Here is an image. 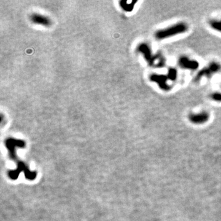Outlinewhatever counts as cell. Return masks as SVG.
<instances>
[{"label": "cell", "instance_id": "1", "mask_svg": "<svg viewBox=\"0 0 221 221\" xmlns=\"http://www.w3.org/2000/svg\"><path fill=\"white\" fill-rule=\"evenodd\" d=\"M189 30V25L184 22H179L171 25L157 30L154 33L156 40L162 41L184 34Z\"/></svg>", "mask_w": 221, "mask_h": 221}, {"label": "cell", "instance_id": "2", "mask_svg": "<svg viewBox=\"0 0 221 221\" xmlns=\"http://www.w3.org/2000/svg\"><path fill=\"white\" fill-rule=\"evenodd\" d=\"M221 72V63L212 61L208 64L206 67H203L196 74L193 80L195 83L200 82L203 78L211 79L214 75H217Z\"/></svg>", "mask_w": 221, "mask_h": 221}, {"label": "cell", "instance_id": "3", "mask_svg": "<svg viewBox=\"0 0 221 221\" xmlns=\"http://www.w3.org/2000/svg\"><path fill=\"white\" fill-rule=\"evenodd\" d=\"M151 83H155L163 92H169L173 88L169 83L168 79L166 75L159 73H152L149 76Z\"/></svg>", "mask_w": 221, "mask_h": 221}, {"label": "cell", "instance_id": "4", "mask_svg": "<svg viewBox=\"0 0 221 221\" xmlns=\"http://www.w3.org/2000/svg\"><path fill=\"white\" fill-rule=\"evenodd\" d=\"M178 66L183 69L190 71H196L200 67V63L195 59H191L186 55H181L178 60Z\"/></svg>", "mask_w": 221, "mask_h": 221}, {"label": "cell", "instance_id": "5", "mask_svg": "<svg viewBox=\"0 0 221 221\" xmlns=\"http://www.w3.org/2000/svg\"><path fill=\"white\" fill-rule=\"evenodd\" d=\"M210 119V114L208 111H202L197 112H191L188 116V120L192 124L203 125L206 124Z\"/></svg>", "mask_w": 221, "mask_h": 221}, {"label": "cell", "instance_id": "6", "mask_svg": "<svg viewBox=\"0 0 221 221\" xmlns=\"http://www.w3.org/2000/svg\"><path fill=\"white\" fill-rule=\"evenodd\" d=\"M136 51L143 57L144 59L149 65L154 55L151 46L146 43H141L137 46Z\"/></svg>", "mask_w": 221, "mask_h": 221}, {"label": "cell", "instance_id": "7", "mask_svg": "<svg viewBox=\"0 0 221 221\" xmlns=\"http://www.w3.org/2000/svg\"><path fill=\"white\" fill-rule=\"evenodd\" d=\"M167 60L165 56L161 52H157L154 54L152 60L150 63L149 66L155 68H162L165 67Z\"/></svg>", "mask_w": 221, "mask_h": 221}, {"label": "cell", "instance_id": "8", "mask_svg": "<svg viewBox=\"0 0 221 221\" xmlns=\"http://www.w3.org/2000/svg\"><path fill=\"white\" fill-rule=\"evenodd\" d=\"M30 20L34 23L41 25L44 27H49L51 25L52 22L50 19L46 16L39 14H33L30 16Z\"/></svg>", "mask_w": 221, "mask_h": 221}, {"label": "cell", "instance_id": "9", "mask_svg": "<svg viewBox=\"0 0 221 221\" xmlns=\"http://www.w3.org/2000/svg\"><path fill=\"white\" fill-rule=\"evenodd\" d=\"M137 3L136 1H121L120 2V5L121 7L126 12H131L134 9L135 4Z\"/></svg>", "mask_w": 221, "mask_h": 221}, {"label": "cell", "instance_id": "10", "mask_svg": "<svg viewBox=\"0 0 221 221\" xmlns=\"http://www.w3.org/2000/svg\"><path fill=\"white\" fill-rule=\"evenodd\" d=\"M167 76L169 80V81L175 82L177 80L178 77V72L176 68L174 67H170L168 69L167 72Z\"/></svg>", "mask_w": 221, "mask_h": 221}, {"label": "cell", "instance_id": "11", "mask_svg": "<svg viewBox=\"0 0 221 221\" xmlns=\"http://www.w3.org/2000/svg\"><path fill=\"white\" fill-rule=\"evenodd\" d=\"M209 27L214 31L221 33V18L219 19H211L209 21Z\"/></svg>", "mask_w": 221, "mask_h": 221}, {"label": "cell", "instance_id": "12", "mask_svg": "<svg viewBox=\"0 0 221 221\" xmlns=\"http://www.w3.org/2000/svg\"><path fill=\"white\" fill-rule=\"evenodd\" d=\"M209 98L211 100L217 103H221V93L215 92L210 94Z\"/></svg>", "mask_w": 221, "mask_h": 221}]
</instances>
